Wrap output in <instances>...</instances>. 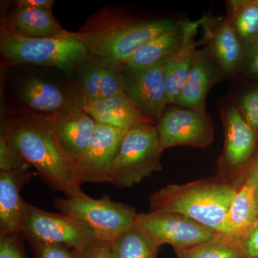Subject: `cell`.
<instances>
[{"label": "cell", "mask_w": 258, "mask_h": 258, "mask_svg": "<svg viewBox=\"0 0 258 258\" xmlns=\"http://www.w3.org/2000/svg\"><path fill=\"white\" fill-rule=\"evenodd\" d=\"M157 129L163 151L178 146L205 148L213 139V128L206 113L188 108L168 110Z\"/></svg>", "instance_id": "cell-9"}, {"label": "cell", "mask_w": 258, "mask_h": 258, "mask_svg": "<svg viewBox=\"0 0 258 258\" xmlns=\"http://www.w3.org/2000/svg\"><path fill=\"white\" fill-rule=\"evenodd\" d=\"M54 206L63 215L88 226L97 241L108 243L133 227L137 216L135 209L113 201L110 197L93 199L85 193L72 198H55Z\"/></svg>", "instance_id": "cell-6"}, {"label": "cell", "mask_w": 258, "mask_h": 258, "mask_svg": "<svg viewBox=\"0 0 258 258\" xmlns=\"http://www.w3.org/2000/svg\"><path fill=\"white\" fill-rule=\"evenodd\" d=\"M34 175L30 169L0 171V235L23 233L28 203L20 192Z\"/></svg>", "instance_id": "cell-12"}, {"label": "cell", "mask_w": 258, "mask_h": 258, "mask_svg": "<svg viewBox=\"0 0 258 258\" xmlns=\"http://www.w3.org/2000/svg\"><path fill=\"white\" fill-rule=\"evenodd\" d=\"M23 234L29 242L66 246L81 255L97 241L93 231L79 220L28 203Z\"/></svg>", "instance_id": "cell-7"}, {"label": "cell", "mask_w": 258, "mask_h": 258, "mask_svg": "<svg viewBox=\"0 0 258 258\" xmlns=\"http://www.w3.org/2000/svg\"><path fill=\"white\" fill-rule=\"evenodd\" d=\"M175 253L179 258H245L243 241L226 234H217L210 240Z\"/></svg>", "instance_id": "cell-22"}, {"label": "cell", "mask_w": 258, "mask_h": 258, "mask_svg": "<svg viewBox=\"0 0 258 258\" xmlns=\"http://www.w3.org/2000/svg\"><path fill=\"white\" fill-rule=\"evenodd\" d=\"M4 22L15 31L27 37L44 38L70 34L57 23L51 10L17 5Z\"/></svg>", "instance_id": "cell-18"}, {"label": "cell", "mask_w": 258, "mask_h": 258, "mask_svg": "<svg viewBox=\"0 0 258 258\" xmlns=\"http://www.w3.org/2000/svg\"><path fill=\"white\" fill-rule=\"evenodd\" d=\"M47 117L61 146L79 163L92 139L96 120L83 111L82 107Z\"/></svg>", "instance_id": "cell-13"}, {"label": "cell", "mask_w": 258, "mask_h": 258, "mask_svg": "<svg viewBox=\"0 0 258 258\" xmlns=\"http://www.w3.org/2000/svg\"><path fill=\"white\" fill-rule=\"evenodd\" d=\"M111 243L96 241L81 255V258H111Z\"/></svg>", "instance_id": "cell-33"}, {"label": "cell", "mask_w": 258, "mask_h": 258, "mask_svg": "<svg viewBox=\"0 0 258 258\" xmlns=\"http://www.w3.org/2000/svg\"><path fill=\"white\" fill-rule=\"evenodd\" d=\"M160 246L134 225L111 243V258H156Z\"/></svg>", "instance_id": "cell-23"}, {"label": "cell", "mask_w": 258, "mask_h": 258, "mask_svg": "<svg viewBox=\"0 0 258 258\" xmlns=\"http://www.w3.org/2000/svg\"><path fill=\"white\" fill-rule=\"evenodd\" d=\"M247 179L250 180L255 186L256 189H258V159L252 166Z\"/></svg>", "instance_id": "cell-36"}, {"label": "cell", "mask_w": 258, "mask_h": 258, "mask_svg": "<svg viewBox=\"0 0 258 258\" xmlns=\"http://www.w3.org/2000/svg\"><path fill=\"white\" fill-rule=\"evenodd\" d=\"M245 66L251 76L258 78V40L248 47L245 55Z\"/></svg>", "instance_id": "cell-34"}, {"label": "cell", "mask_w": 258, "mask_h": 258, "mask_svg": "<svg viewBox=\"0 0 258 258\" xmlns=\"http://www.w3.org/2000/svg\"><path fill=\"white\" fill-rule=\"evenodd\" d=\"M19 96L29 108L40 114H58L81 107L75 106L63 91L52 83L32 78L19 88Z\"/></svg>", "instance_id": "cell-17"}, {"label": "cell", "mask_w": 258, "mask_h": 258, "mask_svg": "<svg viewBox=\"0 0 258 258\" xmlns=\"http://www.w3.org/2000/svg\"><path fill=\"white\" fill-rule=\"evenodd\" d=\"M163 150L157 126L144 123L125 132L108 174V182L117 187L139 184L153 173L160 171Z\"/></svg>", "instance_id": "cell-5"}, {"label": "cell", "mask_w": 258, "mask_h": 258, "mask_svg": "<svg viewBox=\"0 0 258 258\" xmlns=\"http://www.w3.org/2000/svg\"><path fill=\"white\" fill-rule=\"evenodd\" d=\"M230 20L237 37L247 45L258 40V1H232Z\"/></svg>", "instance_id": "cell-25"}, {"label": "cell", "mask_w": 258, "mask_h": 258, "mask_svg": "<svg viewBox=\"0 0 258 258\" xmlns=\"http://www.w3.org/2000/svg\"><path fill=\"white\" fill-rule=\"evenodd\" d=\"M99 86L100 100L125 93L124 76L118 68L101 64Z\"/></svg>", "instance_id": "cell-26"}, {"label": "cell", "mask_w": 258, "mask_h": 258, "mask_svg": "<svg viewBox=\"0 0 258 258\" xmlns=\"http://www.w3.org/2000/svg\"><path fill=\"white\" fill-rule=\"evenodd\" d=\"M163 62L149 69L128 71L123 74L125 93L153 123L160 120L167 104Z\"/></svg>", "instance_id": "cell-11"}, {"label": "cell", "mask_w": 258, "mask_h": 258, "mask_svg": "<svg viewBox=\"0 0 258 258\" xmlns=\"http://www.w3.org/2000/svg\"><path fill=\"white\" fill-rule=\"evenodd\" d=\"M212 72L206 55L198 51L187 80L174 103L205 113V98L213 79Z\"/></svg>", "instance_id": "cell-20"}, {"label": "cell", "mask_w": 258, "mask_h": 258, "mask_svg": "<svg viewBox=\"0 0 258 258\" xmlns=\"http://www.w3.org/2000/svg\"><path fill=\"white\" fill-rule=\"evenodd\" d=\"M54 4V0H18L16 2V5L19 6L47 10H52Z\"/></svg>", "instance_id": "cell-35"}, {"label": "cell", "mask_w": 258, "mask_h": 258, "mask_svg": "<svg viewBox=\"0 0 258 258\" xmlns=\"http://www.w3.org/2000/svg\"><path fill=\"white\" fill-rule=\"evenodd\" d=\"M255 191V186L248 179L237 189L227 213L229 235L242 240L257 222Z\"/></svg>", "instance_id": "cell-21"}, {"label": "cell", "mask_w": 258, "mask_h": 258, "mask_svg": "<svg viewBox=\"0 0 258 258\" xmlns=\"http://www.w3.org/2000/svg\"><path fill=\"white\" fill-rule=\"evenodd\" d=\"M254 198H255L256 210H257V214L258 216V189H256Z\"/></svg>", "instance_id": "cell-37"}, {"label": "cell", "mask_w": 258, "mask_h": 258, "mask_svg": "<svg viewBox=\"0 0 258 258\" xmlns=\"http://www.w3.org/2000/svg\"><path fill=\"white\" fill-rule=\"evenodd\" d=\"M125 131L97 123L89 145L79 160L82 182H108V174Z\"/></svg>", "instance_id": "cell-10"}, {"label": "cell", "mask_w": 258, "mask_h": 258, "mask_svg": "<svg viewBox=\"0 0 258 258\" xmlns=\"http://www.w3.org/2000/svg\"><path fill=\"white\" fill-rule=\"evenodd\" d=\"M0 50L13 64L55 67L71 73L89 58L86 45L73 36L30 37L18 33L4 21L0 29Z\"/></svg>", "instance_id": "cell-4"}, {"label": "cell", "mask_w": 258, "mask_h": 258, "mask_svg": "<svg viewBox=\"0 0 258 258\" xmlns=\"http://www.w3.org/2000/svg\"><path fill=\"white\" fill-rule=\"evenodd\" d=\"M241 114L255 132H258V88L251 90L242 97Z\"/></svg>", "instance_id": "cell-31"}, {"label": "cell", "mask_w": 258, "mask_h": 258, "mask_svg": "<svg viewBox=\"0 0 258 258\" xmlns=\"http://www.w3.org/2000/svg\"><path fill=\"white\" fill-rule=\"evenodd\" d=\"M1 134L51 189L67 198L84 193L79 163L61 146L47 115L12 113L3 118Z\"/></svg>", "instance_id": "cell-1"}, {"label": "cell", "mask_w": 258, "mask_h": 258, "mask_svg": "<svg viewBox=\"0 0 258 258\" xmlns=\"http://www.w3.org/2000/svg\"><path fill=\"white\" fill-rule=\"evenodd\" d=\"M134 225L158 245L170 244L174 251L193 247L218 234L189 217L172 212L137 214Z\"/></svg>", "instance_id": "cell-8"}, {"label": "cell", "mask_w": 258, "mask_h": 258, "mask_svg": "<svg viewBox=\"0 0 258 258\" xmlns=\"http://www.w3.org/2000/svg\"><path fill=\"white\" fill-rule=\"evenodd\" d=\"M238 188L212 179L169 184L150 195L151 211L176 212L216 233L229 235L227 213Z\"/></svg>", "instance_id": "cell-3"}, {"label": "cell", "mask_w": 258, "mask_h": 258, "mask_svg": "<svg viewBox=\"0 0 258 258\" xmlns=\"http://www.w3.org/2000/svg\"><path fill=\"white\" fill-rule=\"evenodd\" d=\"M184 24L168 30L141 47L124 64L128 71L149 69L169 57L181 45Z\"/></svg>", "instance_id": "cell-19"}, {"label": "cell", "mask_w": 258, "mask_h": 258, "mask_svg": "<svg viewBox=\"0 0 258 258\" xmlns=\"http://www.w3.org/2000/svg\"><path fill=\"white\" fill-rule=\"evenodd\" d=\"M18 153L7 142L4 136L0 135V171H10L30 169Z\"/></svg>", "instance_id": "cell-27"}, {"label": "cell", "mask_w": 258, "mask_h": 258, "mask_svg": "<svg viewBox=\"0 0 258 258\" xmlns=\"http://www.w3.org/2000/svg\"><path fill=\"white\" fill-rule=\"evenodd\" d=\"M242 241L245 258H258V220Z\"/></svg>", "instance_id": "cell-32"}, {"label": "cell", "mask_w": 258, "mask_h": 258, "mask_svg": "<svg viewBox=\"0 0 258 258\" xmlns=\"http://www.w3.org/2000/svg\"><path fill=\"white\" fill-rule=\"evenodd\" d=\"M82 109L97 123L124 130L144 123H152L125 93L91 103L83 102Z\"/></svg>", "instance_id": "cell-14"}, {"label": "cell", "mask_w": 258, "mask_h": 258, "mask_svg": "<svg viewBox=\"0 0 258 258\" xmlns=\"http://www.w3.org/2000/svg\"><path fill=\"white\" fill-rule=\"evenodd\" d=\"M101 64L97 63L86 71L83 77V102L91 103L101 99L100 96V76Z\"/></svg>", "instance_id": "cell-28"}, {"label": "cell", "mask_w": 258, "mask_h": 258, "mask_svg": "<svg viewBox=\"0 0 258 258\" xmlns=\"http://www.w3.org/2000/svg\"><path fill=\"white\" fill-rule=\"evenodd\" d=\"M178 25L171 20L135 21L105 13L81 31L71 34L86 45L97 63L118 68L124 66L141 47Z\"/></svg>", "instance_id": "cell-2"}, {"label": "cell", "mask_w": 258, "mask_h": 258, "mask_svg": "<svg viewBox=\"0 0 258 258\" xmlns=\"http://www.w3.org/2000/svg\"><path fill=\"white\" fill-rule=\"evenodd\" d=\"M37 258H81V254L66 246L30 242Z\"/></svg>", "instance_id": "cell-29"}, {"label": "cell", "mask_w": 258, "mask_h": 258, "mask_svg": "<svg viewBox=\"0 0 258 258\" xmlns=\"http://www.w3.org/2000/svg\"><path fill=\"white\" fill-rule=\"evenodd\" d=\"M196 23L184 24V38L179 48L163 62L167 104L174 103L184 86L198 51L195 37Z\"/></svg>", "instance_id": "cell-15"}, {"label": "cell", "mask_w": 258, "mask_h": 258, "mask_svg": "<svg viewBox=\"0 0 258 258\" xmlns=\"http://www.w3.org/2000/svg\"><path fill=\"white\" fill-rule=\"evenodd\" d=\"M213 50L225 72H234L242 57V47L230 20L224 22L213 40Z\"/></svg>", "instance_id": "cell-24"}, {"label": "cell", "mask_w": 258, "mask_h": 258, "mask_svg": "<svg viewBox=\"0 0 258 258\" xmlns=\"http://www.w3.org/2000/svg\"><path fill=\"white\" fill-rule=\"evenodd\" d=\"M225 144L224 161L231 169H238L249 160L256 142V132L244 120L235 106L225 115Z\"/></svg>", "instance_id": "cell-16"}, {"label": "cell", "mask_w": 258, "mask_h": 258, "mask_svg": "<svg viewBox=\"0 0 258 258\" xmlns=\"http://www.w3.org/2000/svg\"><path fill=\"white\" fill-rule=\"evenodd\" d=\"M21 232L0 235V258H25Z\"/></svg>", "instance_id": "cell-30"}]
</instances>
